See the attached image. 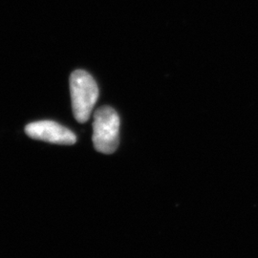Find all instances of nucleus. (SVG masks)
Returning a JSON list of instances; mask_svg holds the SVG:
<instances>
[{
    "mask_svg": "<svg viewBox=\"0 0 258 258\" xmlns=\"http://www.w3.org/2000/svg\"><path fill=\"white\" fill-rule=\"evenodd\" d=\"M25 132L30 138L55 145H74L77 137L70 129L53 120L34 121L26 125Z\"/></svg>",
    "mask_w": 258,
    "mask_h": 258,
    "instance_id": "nucleus-3",
    "label": "nucleus"
},
{
    "mask_svg": "<svg viewBox=\"0 0 258 258\" xmlns=\"http://www.w3.org/2000/svg\"><path fill=\"white\" fill-rule=\"evenodd\" d=\"M120 118L110 106H102L95 112L93 122V144L97 151L112 154L119 145Z\"/></svg>",
    "mask_w": 258,
    "mask_h": 258,
    "instance_id": "nucleus-2",
    "label": "nucleus"
},
{
    "mask_svg": "<svg viewBox=\"0 0 258 258\" xmlns=\"http://www.w3.org/2000/svg\"><path fill=\"white\" fill-rule=\"evenodd\" d=\"M70 91L75 118L79 122L84 123L90 119L98 100V85L89 73L76 70L70 76Z\"/></svg>",
    "mask_w": 258,
    "mask_h": 258,
    "instance_id": "nucleus-1",
    "label": "nucleus"
}]
</instances>
